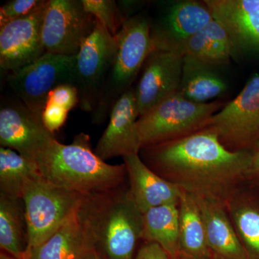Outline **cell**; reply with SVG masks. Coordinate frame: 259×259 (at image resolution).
<instances>
[{
  "label": "cell",
  "instance_id": "21",
  "mask_svg": "<svg viewBox=\"0 0 259 259\" xmlns=\"http://www.w3.org/2000/svg\"><path fill=\"white\" fill-rule=\"evenodd\" d=\"M78 209L47 241L29 249L27 258L81 259L90 252L83 236Z\"/></svg>",
  "mask_w": 259,
  "mask_h": 259
},
{
  "label": "cell",
  "instance_id": "14",
  "mask_svg": "<svg viewBox=\"0 0 259 259\" xmlns=\"http://www.w3.org/2000/svg\"><path fill=\"white\" fill-rule=\"evenodd\" d=\"M55 139L41 117L23 102H10L0 109V145L34 161L37 154Z\"/></svg>",
  "mask_w": 259,
  "mask_h": 259
},
{
  "label": "cell",
  "instance_id": "31",
  "mask_svg": "<svg viewBox=\"0 0 259 259\" xmlns=\"http://www.w3.org/2000/svg\"><path fill=\"white\" fill-rule=\"evenodd\" d=\"M134 259H173L159 245L143 241L140 245Z\"/></svg>",
  "mask_w": 259,
  "mask_h": 259
},
{
  "label": "cell",
  "instance_id": "13",
  "mask_svg": "<svg viewBox=\"0 0 259 259\" xmlns=\"http://www.w3.org/2000/svg\"><path fill=\"white\" fill-rule=\"evenodd\" d=\"M36 11L0 27V66L15 72L36 61L46 53L42 25L46 5Z\"/></svg>",
  "mask_w": 259,
  "mask_h": 259
},
{
  "label": "cell",
  "instance_id": "9",
  "mask_svg": "<svg viewBox=\"0 0 259 259\" xmlns=\"http://www.w3.org/2000/svg\"><path fill=\"white\" fill-rule=\"evenodd\" d=\"M76 56L46 52L36 61L9 73L10 88L30 111L41 117L51 90L62 84L75 87Z\"/></svg>",
  "mask_w": 259,
  "mask_h": 259
},
{
  "label": "cell",
  "instance_id": "23",
  "mask_svg": "<svg viewBox=\"0 0 259 259\" xmlns=\"http://www.w3.org/2000/svg\"><path fill=\"white\" fill-rule=\"evenodd\" d=\"M142 241L159 245L173 259L180 256L179 204H164L143 213Z\"/></svg>",
  "mask_w": 259,
  "mask_h": 259
},
{
  "label": "cell",
  "instance_id": "18",
  "mask_svg": "<svg viewBox=\"0 0 259 259\" xmlns=\"http://www.w3.org/2000/svg\"><path fill=\"white\" fill-rule=\"evenodd\" d=\"M194 198L203 219L213 257L218 259H248L226 204L211 199Z\"/></svg>",
  "mask_w": 259,
  "mask_h": 259
},
{
  "label": "cell",
  "instance_id": "25",
  "mask_svg": "<svg viewBox=\"0 0 259 259\" xmlns=\"http://www.w3.org/2000/svg\"><path fill=\"white\" fill-rule=\"evenodd\" d=\"M40 175L36 163L9 148H0V194L22 199L29 180Z\"/></svg>",
  "mask_w": 259,
  "mask_h": 259
},
{
  "label": "cell",
  "instance_id": "34",
  "mask_svg": "<svg viewBox=\"0 0 259 259\" xmlns=\"http://www.w3.org/2000/svg\"><path fill=\"white\" fill-rule=\"evenodd\" d=\"M0 259H28V258H27V256L23 258H16V257L8 254V253L1 250V252H0Z\"/></svg>",
  "mask_w": 259,
  "mask_h": 259
},
{
  "label": "cell",
  "instance_id": "15",
  "mask_svg": "<svg viewBox=\"0 0 259 259\" xmlns=\"http://www.w3.org/2000/svg\"><path fill=\"white\" fill-rule=\"evenodd\" d=\"M139 117L134 87L117 100L110 114L108 125L95 151L104 161L139 154L141 141L137 128Z\"/></svg>",
  "mask_w": 259,
  "mask_h": 259
},
{
  "label": "cell",
  "instance_id": "33",
  "mask_svg": "<svg viewBox=\"0 0 259 259\" xmlns=\"http://www.w3.org/2000/svg\"><path fill=\"white\" fill-rule=\"evenodd\" d=\"M81 259H106L96 251H90L83 255Z\"/></svg>",
  "mask_w": 259,
  "mask_h": 259
},
{
  "label": "cell",
  "instance_id": "27",
  "mask_svg": "<svg viewBox=\"0 0 259 259\" xmlns=\"http://www.w3.org/2000/svg\"><path fill=\"white\" fill-rule=\"evenodd\" d=\"M81 3L85 10L100 22L112 36H117L125 22L117 2L114 0H81Z\"/></svg>",
  "mask_w": 259,
  "mask_h": 259
},
{
  "label": "cell",
  "instance_id": "3",
  "mask_svg": "<svg viewBox=\"0 0 259 259\" xmlns=\"http://www.w3.org/2000/svg\"><path fill=\"white\" fill-rule=\"evenodd\" d=\"M34 161L45 180L82 196L115 190L128 182L125 163L109 164L99 157L84 133L75 136L71 144L55 138Z\"/></svg>",
  "mask_w": 259,
  "mask_h": 259
},
{
  "label": "cell",
  "instance_id": "12",
  "mask_svg": "<svg viewBox=\"0 0 259 259\" xmlns=\"http://www.w3.org/2000/svg\"><path fill=\"white\" fill-rule=\"evenodd\" d=\"M183 62L178 53L153 50L149 54L134 88L139 117L180 93Z\"/></svg>",
  "mask_w": 259,
  "mask_h": 259
},
{
  "label": "cell",
  "instance_id": "7",
  "mask_svg": "<svg viewBox=\"0 0 259 259\" xmlns=\"http://www.w3.org/2000/svg\"><path fill=\"white\" fill-rule=\"evenodd\" d=\"M210 130L229 151H250L259 141V74L252 76L236 98L212 116Z\"/></svg>",
  "mask_w": 259,
  "mask_h": 259
},
{
  "label": "cell",
  "instance_id": "32",
  "mask_svg": "<svg viewBox=\"0 0 259 259\" xmlns=\"http://www.w3.org/2000/svg\"><path fill=\"white\" fill-rule=\"evenodd\" d=\"M246 182L259 185V141L250 151V162Z\"/></svg>",
  "mask_w": 259,
  "mask_h": 259
},
{
  "label": "cell",
  "instance_id": "26",
  "mask_svg": "<svg viewBox=\"0 0 259 259\" xmlns=\"http://www.w3.org/2000/svg\"><path fill=\"white\" fill-rule=\"evenodd\" d=\"M203 31L207 42V64L217 66L228 64L235 54L231 40L222 25L213 19Z\"/></svg>",
  "mask_w": 259,
  "mask_h": 259
},
{
  "label": "cell",
  "instance_id": "4",
  "mask_svg": "<svg viewBox=\"0 0 259 259\" xmlns=\"http://www.w3.org/2000/svg\"><path fill=\"white\" fill-rule=\"evenodd\" d=\"M117 49L104 85L100 101L92 114L93 123H103L112 107L141 74L145 61L153 50L151 19L137 14L126 20L117 36Z\"/></svg>",
  "mask_w": 259,
  "mask_h": 259
},
{
  "label": "cell",
  "instance_id": "30",
  "mask_svg": "<svg viewBox=\"0 0 259 259\" xmlns=\"http://www.w3.org/2000/svg\"><path fill=\"white\" fill-rule=\"evenodd\" d=\"M69 111L64 107L47 102L42 113V121L48 131L54 134L64 125Z\"/></svg>",
  "mask_w": 259,
  "mask_h": 259
},
{
  "label": "cell",
  "instance_id": "19",
  "mask_svg": "<svg viewBox=\"0 0 259 259\" xmlns=\"http://www.w3.org/2000/svg\"><path fill=\"white\" fill-rule=\"evenodd\" d=\"M226 205L248 259H259V185L245 182Z\"/></svg>",
  "mask_w": 259,
  "mask_h": 259
},
{
  "label": "cell",
  "instance_id": "11",
  "mask_svg": "<svg viewBox=\"0 0 259 259\" xmlns=\"http://www.w3.org/2000/svg\"><path fill=\"white\" fill-rule=\"evenodd\" d=\"M213 19L203 2L181 0L169 3L162 8L154 20H151L154 50L179 54L182 46Z\"/></svg>",
  "mask_w": 259,
  "mask_h": 259
},
{
  "label": "cell",
  "instance_id": "36",
  "mask_svg": "<svg viewBox=\"0 0 259 259\" xmlns=\"http://www.w3.org/2000/svg\"><path fill=\"white\" fill-rule=\"evenodd\" d=\"M213 259H218V258H213Z\"/></svg>",
  "mask_w": 259,
  "mask_h": 259
},
{
  "label": "cell",
  "instance_id": "17",
  "mask_svg": "<svg viewBox=\"0 0 259 259\" xmlns=\"http://www.w3.org/2000/svg\"><path fill=\"white\" fill-rule=\"evenodd\" d=\"M122 158L127 168L130 194L142 213L164 204L180 203L182 191L152 171L139 154Z\"/></svg>",
  "mask_w": 259,
  "mask_h": 259
},
{
  "label": "cell",
  "instance_id": "28",
  "mask_svg": "<svg viewBox=\"0 0 259 259\" xmlns=\"http://www.w3.org/2000/svg\"><path fill=\"white\" fill-rule=\"evenodd\" d=\"M47 0H12L0 8V27L28 16L45 5Z\"/></svg>",
  "mask_w": 259,
  "mask_h": 259
},
{
  "label": "cell",
  "instance_id": "8",
  "mask_svg": "<svg viewBox=\"0 0 259 259\" xmlns=\"http://www.w3.org/2000/svg\"><path fill=\"white\" fill-rule=\"evenodd\" d=\"M117 49L116 37L96 20L93 31L76 56L75 88L83 111L93 114L96 109Z\"/></svg>",
  "mask_w": 259,
  "mask_h": 259
},
{
  "label": "cell",
  "instance_id": "6",
  "mask_svg": "<svg viewBox=\"0 0 259 259\" xmlns=\"http://www.w3.org/2000/svg\"><path fill=\"white\" fill-rule=\"evenodd\" d=\"M83 197L51 183L41 175L29 180L22 197L28 226V250L50 238L77 210Z\"/></svg>",
  "mask_w": 259,
  "mask_h": 259
},
{
  "label": "cell",
  "instance_id": "35",
  "mask_svg": "<svg viewBox=\"0 0 259 259\" xmlns=\"http://www.w3.org/2000/svg\"><path fill=\"white\" fill-rule=\"evenodd\" d=\"M176 259H181V258H176Z\"/></svg>",
  "mask_w": 259,
  "mask_h": 259
},
{
  "label": "cell",
  "instance_id": "10",
  "mask_svg": "<svg viewBox=\"0 0 259 259\" xmlns=\"http://www.w3.org/2000/svg\"><path fill=\"white\" fill-rule=\"evenodd\" d=\"M96 19L85 10L81 0H47L42 25L46 52L77 55L93 31Z\"/></svg>",
  "mask_w": 259,
  "mask_h": 259
},
{
  "label": "cell",
  "instance_id": "22",
  "mask_svg": "<svg viewBox=\"0 0 259 259\" xmlns=\"http://www.w3.org/2000/svg\"><path fill=\"white\" fill-rule=\"evenodd\" d=\"M212 66L190 57H184L180 93L196 103L217 100L228 90V84L214 73Z\"/></svg>",
  "mask_w": 259,
  "mask_h": 259
},
{
  "label": "cell",
  "instance_id": "1",
  "mask_svg": "<svg viewBox=\"0 0 259 259\" xmlns=\"http://www.w3.org/2000/svg\"><path fill=\"white\" fill-rule=\"evenodd\" d=\"M139 156L152 171L182 192L225 204L246 182L250 162V151H229L207 128L142 148Z\"/></svg>",
  "mask_w": 259,
  "mask_h": 259
},
{
  "label": "cell",
  "instance_id": "29",
  "mask_svg": "<svg viewBox=\"0 0 259 259\" xmlns=\"http://www.w3.org/2000/svg\"><path fill=\"white\" fill-rule=\"evenodd\" d=\"M47 102L64 107L69 112L79 105V94L76 88L73 85H59L49 93Z\"/></svg>",
  "mask_w": 259,
  "mask_h": 259
},
{
  "label": "cell",
  "instance_id": "16",
  "mask_svg": "<svg viewBox=\"0 0 259 259\" xmlns=\"http://www.w3.org/2000/svg\"><path fill=\"white\" fill-rule=\"evenodd\" d=\"M213 18L222 25L234 54H259V0H204Z\"/></svg>",
  "mask_w": 259,
  "mask_h": 259
},
{
  "label": "cell",
  "instance_id": "5",
  "mask_svg": "<svg viewBox=\"0 0 259 259\" xmlns=\"http://www.w3.org/2000/svg\"><path fill=\"white\" fill-rule=\"evenodd\" d=\"M225 105L218 100L196 103L180 93L168 97L138 119L141 148L183 139L206 128Z\"/></svg>",
  "mask_w": 259,
  "mask_h": 259
},
{
  "label": "cell",
  "instance_id": "20",
  "mask_svg": "<svg viewBox=\"0 0 259 259\" xmlns=\"http://www.w3.org/2000/svg\"><path fill=\"white\" fill-rule=\"evenodd\" d=\"M181 259H213L198 204L193 196L182 192L180 203Z\"/></svg>",
  "mask_w": 259,
  "mask_h": 259
},
{
  "label": "cell",
  "instance_id": "2",
  "mask_svg": "<svg viewBox=\"0 0 259 259\" xmlns=\"http://www.w3.org/2000/svg\"><path fill=\"white\" fill-rule=\"evenodd\" d=\"M78 216L90 251L106 259H134L142 241L143 213L130 194L128 182L115 190L83 196Z\"/></svg>",
  "mask_w": 259,
  "mask_h": 259
},
{
  "label": "cell",
  "instance_id": "24",
  "mask_svg": "<svg viewBox=\"0 0 259 259\" xmlns=\"http://www.w3.org/2000/svg\"><path fill=\"white\" fill-rule=\"evenodd\" d=\"M0 248L23 258L28 250V233L23 199L0 194Z\"/></svg>",
  "mask_w": 259,
  "mask_h": 259
}]
</instances>
